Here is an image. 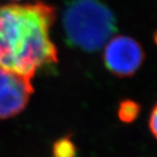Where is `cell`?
<instances>
[{
    "label": "cell",
    "mask_w": 157,
    "mask_h": 157,
    "mask_svg": "<svg viewBox=\"0 0 157 157\" xmlns=\"http://www.w3.org/2000/svg\"><path fill=\"white\" fill-rule=\"evenodd\" d=\"M55 18V9L41 1L0 5V68L32 80L57 63Z\"/></svg>",
    "instance_id": "1"
},
{
    "label": "cell",
    "mask_w": 157,
    "mask_h": 157,
    "mask_svg": "<svg viewBox=\"0 0 157 157\" xmlns=\"http://www.w3.org/2000/svg\"><path fill=\"white\" fill-rule=\"evenodd\" d=\"M65 41L71 48L95 52L117 30V20L101 0H68L63 13Z\"/></svg>",
    "instance_id": "2"
},
{
    "label": "cell",
    "mask_w": 157,
    "mask_h": 157,
    "mask_svg": "<svg viewBox=\"0 0 157 157\" xmlns=\"http://www.w3.org/2000/svg\"><path fill=\"white\" fill-rule=\"evenodd\" d=\"M144 59L142 46L132 37L119 35L112 38L105 44L104 65L115 76L120 78L132 76L141 67Z\"/></svg>",
    "instance_id": "3"
},
{
    "label": "cell",
    "mask_w": 157,
    "mask_h": 157,
    "mask_svg": "<svg viewBox=\"0 0 157 157\" xmlns=\"http://www.w3.org/2000/svg\"><path fill=\"white\" fill-rule=\"evenodd\" d=\"M33 91L31 80L0 68V119L20 114Z\"/></svg>",
    "instance_id": "4"
},
{
    "label": "cell",
    "mask_w": 157,
    "mask_h": 157,
    "mask_svg": "<svg viewBox=\"0 0 157 157\" xmlns=\"http://www.w3.org/2000/svg\"><path fill=\"white\" fill-rule=\"evenodd\" d=\"M141 106L139 103L132 99H124L119 103L117 116L124 123H132L137 118L140 114Z\"/></svg>",
    "instance_id": "5"
},
{
    "label": "cell",
    "mask_w": 157,
    "mask_h": 157,
    "mask_svg": "<svg viewBox=\"0 0 157 157\" xmlns=\"http://www.w3.org/2000/svg\"><path fill=\"white\" fill-rule=\"evenodd\" d=\"M52 154L53 157H76L77 149L69 137H62L53 144Z\"/></svg>",
    "instance_id": "6"
},
{
    "label": "cell",
    "mask_w": 157,
    "mask_h": 157,
    "mask_svg": "<svg viewBox=\"0 0 157 157\" xmlns=\"http://www.w3.org/2000/svg\"><path fill=\"white\" fill-rule=\"evenodd\" d=\"M149 128L152 136L157 139V104L153 107L150 119H149Z\"/></svg>",
    "instance_id": "7"
},
{
    "label": "cell",
    "mask_w": 157,
    "mask_h": 157,
    "mask_svg": "<svg viewBox=\"0 0 157 157\" xmlns=\"http://www.w3.org/2000/svg\"><path fill=\"white\" fill-rule=\"evenodd\" d=\"M153 40H154V43H155V44L157 46V30L154 32V35H153Z\"/></svg>",
    "instance_id": "8"
}]
</instances>
